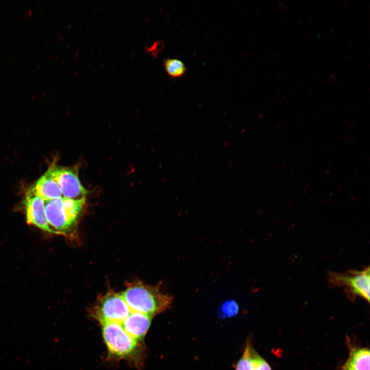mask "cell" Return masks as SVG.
Returning <instances> with one entry per match:
<instances>
[{
    "instance_id": "23",
    "label": "cell",
    "mask_w": 370,
    "mask_h": 370,
    "mask_svg": "<svg viewBox=\"0 0 370 370\" xmlns=\"http://www.w3.org/2000/svg\"><path fill=\"white\" fill-rule=\"evenodd\" d=\"M318 79H319V77H315V78L313 79V81H316L318 80Z\"/></svg>"
},
{
    "instance_id": "10",
    "label": "cell",
    "mask_w": 370,
    "mask_h": 370,
    "mask_svg": "<svg viewBox=\"0 0 370 370\" xmlns=\"http://www.w3.org/2000/svg\"><path fill=\"white\" fill-rule=\"evenodd\" d=\"M369 356L368 348H353L342 370H369Z\"/></svg>"
},
{
    "instance_id": "31",
    "label": "cell",
    "mask_w": 370,
    "mask_h": 370,
    "mask_svg": "<svg viewBox=\"0 0 370 370\" xmlns=\"http://www.w3.org/2000/svg\"><path fill=\"white\" fill-rule=\"evenodd\" d=\"M345 85V83L344 82L343 84L341 85V87H343Z\"/></svg>"
},
{
    "instance_id": "37",
    "label": "cell",
    "mask_w": 370,
    "mask_h": 370,
    "mask_svg": "<svg viewBox=\"0 0 370 370\" xmlns=\"http://www.w3.org/2000/svg\"><path fill=\"white\" fill-rule=\"evenodd\" d=\"M366 12H367V10H364V12H363V15H364V14L366 13Z\"/></svg>"
},
{
    "instance_id": "36",
    "label": "cell",
    "mask_w": 370,
    "mask_h": 370,
    "mask_svg": "<svg viewBox=\"0 0 370 370\" xmlns=\"http://www.w3.org/2000/svg\"><path fill=\"white\" fill-rule=\"evenodd\" d=\"M332 57H333V54H331V55L329 57V59H332Z\"/></svg>"
},
{
    "instance_id": "43",
    "label": "cell",
    "mask_w": 370,
    "mask_h": 370,
    "mask_svg": "<svg viewBox=\"0 0 370 370\" xmlns=\"http://www.w3.org/2000/svg\"><path fill=\"white\" fill-rule=\"evenodd\" d=\"M295 30L293 31L292 32V33H291V34H292V35H293V34L295 33Z\"/></svg>"
},
{
    "instance_id": "20",
    "label": "cell",
    "mask_w": 370,
    "mask_h": 370,
    "mask_svg": "<svg viewBox=\"0 0 370 370\" xmlns=\"http://www.w3.org/2000/svg\"><path fill=\"white\" fill-rule=\"evenodd\" d=\"M286 8V6L284 5L281 11H283Z\"/></svg>"
},
{
    "instance_id": "39",
    "label": "cell",
    "mask_w": 370,
    "mask_h": 370,
    "mask_svg": "<svg viewBox=\"0 0 370 370\" xmlns=\"http://www.w3.org/2000/svg\"><path fill=\"white\" fill-rule=\"evenodd\" d=\"M343 31H344V30H342V31H341V32H340V35H341V34H342Z\"/></svg>"
},
{
    "instance_id": "32",
    "label": "cell",
    "mask_w": 370,
    "mask_h": 370,
    "mask_svg": "<svg viewBox=\"0 0 370 370\" xmlns=\"http://www.w3.org/2000/svg\"><path fill=\"white\" fill-rule=\"evenodd\" d=\"M297 88H298V86H295V87H294V88L293 89V91H294V90H295V89H297Z\"/></svg>"
},
{
    "instance_id": "3",
    "label": "cell",
    "mask_w": 370,
    "mask_h": 370,
    "mask_svg": "<svg viewBox=\"0 0 370 370\" xmlns=\"http://www.w3.org/2000/svg\"><path fill=\"white\" fill-rule=\"evenodd\" d=\"M369 267L345 272L329 271L327 280L332 287L343 288L351 297H360L369 302Z\"/></svg>"
},
{
    "instance_id": "16",
    "label": "cell",
    "mask_w": 370,
    "mask_h": 370,
    "mask_svg": "<svg viewBox=\"0 0 370 370\" xmlns=\"http://www.w3.org/2000/svg\"><path fill=\"white\" fill-rule=\"evenodd\" d=\"M280 55V53H278L275 54V55H274V58H278Z\"/></svg>"
},
{
    "instance_id": "2",
    "label": "cell",
    "mask_w": 370,
    "mask_h": 370,
    "mask_svg": "<svg viewBox=\"0 0 370 370\" xmlns=\"http://www.w3.org/2000/svg\"><path fill=\"white\" fill-rule=\"evenodd\" d=\"M85 201V197L73 199L61 197L44 200L47 222L55 234H67L76 226Z\"/></svg>"
},
{
    "instance_id": "41",
    "label": "cell",
    "mask_w": 370,
    "mask_h": 370,
    "mask_svg": "<svg viewBox=\"0 0 370 370\" xmlns=\"http://www.w3.org/2000/svg\"><path fill=\"white\" fill-rule=\"evenodd\" d=\"M293 16V13H292V14L290 15V18L292 17Z\"/></svg>"
},
{
    "instance_id": "1",
    "label": "cell",
    "mask_w": 370,
    "mask_h": 370,
    "mask_svg": "<svg viewBox=\"0 0 370 370\" xmlns=\"http://www.w3.org/2000/svg\"><path fill=\"white\" fill-rule=\"evenodd\" d=\"M121 293L132 311L151 317L169 308L173 301V297L162 292L160 287L139 281L128 283Z\"/></svg>"
},
{
    "instance_id": "24",
    "label": "cell",
    "mask_w": 370,
    "mask_h": 370,
    "mask_svg": "<svg viewBox=\"0 0 370 370\" xmlns=\"http://www.w3.org/2000/svg\"><path fill=\"white\" fill-rule=\"evenodd\" d=\"M313 19V16H312L309 20L308 23H310L312 21V20Z\"/></svg>"
},
{
    "instance_id": "8",
    "label": "cell",
    "mask_w": 370,
    "mask_h": 370,
    "mask_svg": "<svg viewBox=\"0 0 370 370\" xmlns=\"http://www.w3.org/2000/svg\"><path fill=\"white\" fill-rule=\"evenodd\" d=\"M152 318L146 314L132 311L121 323L125 331L137 341L143 339L151 323Z\"/></svg>"
},
{
    "instance_id": "4",
    "label": "cell",
    "mask_w": 370,
    "mask_h": 370,
    "mask_svg": "<svg viewBox=\"0 0 370 370\" xmlns=\"http://www.w3.org/2000/svg\"><path fill=\"white\" fill-rule=\"evenodd\" d=\"M102 325L103 338L110 356L127 359L136 354L138 341L125 331L121 323L107 322Z\"/></svg>"
},
{
    "instance_id": "42",
    "label": "cell",
    "mask_w": 370,
    "mask_h": 370,
    "mask_svg": "<svg viewBox=\"0 0 370 370\" xmlns=\"http://www.w3.org/2000/svg\"><path fill=\"white\" fill-rule=\"evenodd\" d=\"M303 84H304V82H302L301 84H300V86H302L303 85Z\"/></svg>"
},
{
    "instance_id": "6",
    "label": "cell",
    "mask_w": 370,
    "mask_h": 370,
    "mask_svg": "<svg viewBox=\"0 0 370 370\" xmlns=\"http://www.w3.org/2000/svg\"><path fill=\"white\" fill-rule=\"evenodd\" d=\"M46 172L59 185L63 197L73 199L85 197L87 190L80 182L77 169L52 165Z\"/></svg>"
},
{
    "instance_id": "46",
    "label": "cell",
    "mask_w": 370,
    "mask_h": 370,
    "mask_svg": "<svg viewBox=\"0 0 370 370\" xmlns=\"http://www.w3.org/2000/svg\"><path fill=\"white\" fill-rule=\"evenodd\" d=\"M285 97H286V95H285L283 97V98H282L283 99H284V98H285Z\"/></svg>"
},
{
    "instance_id": "11",
    "label": "cell",
    "mask_w": 370,
    "mask_h": 370,
    "mask_svg": "<svg viewBox=\"0 0 370 370\" xmlns=\"http://www.w3.org/2000/svg\"><path fill=\"white\" fill-rule=\"evenodd\" d=\"M163 67L167 74L171 77H182L187 71L183 62L176 58H167L163 61Z\"/></svg>"
},
{
    "instance_id": "33",
    "label": "cell",
    "mask_w": 370,
    "mask_h": 370,
    "mask_svg": "<svg viewBox=\"0 0 370 370\" xmlns=\"http://www.w3.org/2000/svg\"><path fill=\"white\" fill-rule=\"evenodd\" d=\"M323 14H322L321 15H320V17H319V19L322 18V17H323Z\"/></svg>"
},
{
    "instance_id": "17",
    "label": "cell",
    "mask_w": 370,
    "mask_h": 370,
    "mask_svg": "<svg viewBox=\"0 0 370 370\" xmlns=\"http://www.w3.org/2000/svg\"><path fill=\"white\" fill-rule=\"evenodd\" d=\"M284 72H282L280 74V75H279V76L278 77V79H280L281 77H282L283 75H284Z\"/></svg>"
},
{
    "instance_id": "40",
    "label": "cell",
    "mask_w": 370,
    "mask_h": 370,
    "mask_svg": "<svg viewBox=\"0 0 370 370\" xmlns=\"http://www.w3.org/2000/svg\"><path fill=\"white\" fill-rule=\"evenodd\" d=\"M369 52L368 51V52L366 53V54H365V56H366V57L367 56V55L369 54Z\"/></svg>"
},
{
    "instance_id": "7",
    "label": "cell",
    "mask_w": 370,
    "mask_h": 370,
    "mask_svg": "<svg viewBox=\"0 0 370 370\" xmlns=\"http://www.w3.org/2000/svg\"><path fill=\"white\" fill-rule=\"evenodd\" d=\"M24 203L26 220L29 224L48 233L55 234L47 222L43 199L29 189L25 195Z\"/></svg>"
},
{
    "instance_id": "28",
    "label": "cell",
    "mask_w": 370,
    "mask_h": 370,
    "mask_svg": "<svg viewBox=\"0 0 370 370\" xmlns=\"http://www.w3.org/2000/svg\"><path fill=\"white\" fill-rule=\"evenodd\" d=\"M332 31H334V29H331L330 30V31L328 33H329V34H331Z\"/></svg>"
},
{
    "instance_id": "45",
    "label": "cell",
    "mask_w": 370,
    "mask_h": 370,
    "mask_svg": "<svg viewBox=\"0 0 370 370\" xmlns=\"http://www.w3.org/2000/svg\"><path fill=\"white\" fill-rule=\"evenodd\" d=\"M321 92H322V90H320V91H319V95H320V93L321 94Z\"/></svg>"
},
{
    "instance_id": "21",
    "label": "cell",
    "mask_w": 370,
    "mask_h": 370,
    "mask_svg": "<svg viewBox=\"0 0 370 370\" xmlns=\"http://www.w3.org/2000/svg\"><path fill=\"white\" fill-rule=\"evenodd\" d=\"M288 22V21L287 19V18H285V19L284 20V23L285 24H287V23Z\"/></svg>"
},
{
    "instance_id": "18",
    "label": "cell",
    "mask_w": 370,
    "mask_h": 370,
    "mask_svg": "<svg viewBox=\"0 0 370 370\" xmlns=\"http://www.w3.org/2000/svg\"><path fill=\"white\" fill-rule=\"evenodd\" d=\"M335 76V73L331 74V75H330V79H331L334 78Z\"/></svg>"
},
{
    "instance_id": "29",
    "label": "cell",
    "mask_w": 370,
    "mask_h": 370,
    "mask_svg": "<svg viewBox=\"0 0 370 370\" xmlns=\"http://www.w3.org/2000/svg\"><path fill=\"white\" fill-rule=\"evenodd\" d=\"M348 56H349L348 54H347L345 56V60H347V59L348 58Z\"/></svg>"
},
{
    "instance_id": "5",
    "label": "cell",
    "mask_w": 370,
    "mask_h": 370,
    "mask_svg": "<svg viewBox=\"0 0 370 370\" xmlns=\"http://www.w3.org/2000/svg\"><path fill=\"white\" fill-rule=\"evenodd\" d=\"M132 311L121 293L110 291L99 299L92 308L91 314L101 324L121 323Z\"/></svg>"
},
{
    "instance_id": "35",
    "label": "cell",
    "mask_w": 370,
    "mask_h": 370,
    "mask_svg": "<svg viewBox=\"0 0 370 370\" xmlns=\"http://www.w3.org/2000/svg\"><path fill=\"white\" fill-rule=\"evenodd\" d=\"M281 92V89L279 90V91L277 92L276 95H278L279 93Z\"/></svg>"
},
{
    "instance_id": "30",
    "label": "cell",
    "mask_w": 370,
    "mask_h": 370,
    "mask_svg": "<svg viewBox=\"0 0 370 370\" xmlns=\"http://www.w3.org/2000/svg\"><path fill=\"white\" fill-rule=\"evenodd\" d=\"M301 23V21H299L298 22V23H297V26H299Z\"/></svg>"
},
{
    "instance_id": "34",
    "label": "cell",
    "mask_w": 370,
    "mask_h": 370,
    "mask_svg": "<svg viewBox=\"0 0 370 370\" xmlns=\"http://www.w3.org/2000/svg\"><path fill=\"white\" fill-rule=\"evenodd\" d=\"M307 64H308V62H306L304 64V66H306V65H307Z\"/></svg>"
},
{
    "instance_id": "27",
    "label": "cell",
    "mask_w": 370,
    "mask_h": 370,
    "mask_svg": "<svg viewBox=\"0 0 370 370\" xmlns=\"http://www.w3.org/2000/svg\"><path fill=\"white\" fill-rule=\"evenodd\" d=\"M348 2H347L346 3L344 4V6L346 7L348 5Z\"/></svg>"
},
{
    "instance_id": "13",
    "label": "cell",
    "mask_w": 370,
    "mask_h": 370,
    "mask_svg": "<svg viewBox=\"0 0 370 370\" xmlns=\"http://www.w3.org/2000/svg\"><path fill=\"white\" fill-rule=\"evenodd\" d=\"M253 356L255 370H271L269 364L255 351V349H254L253 352Z\"/></svg>"
},
{
    "instance_id": "48",
    "label": "cell",
    "mask_w": 370,
    "mask_h": 370,
    "mask_svg": "<svg viewBox=\"0 0 370 370\" xmlns=\"http://www.w3.org/2000/svg\"><path fill=\"white\" fill-rule=\"evenodd\" d=\"M310 9V7H309V9H308V11H309Z\"/></svg>"
},
{
    "instance_id": "38",
    "label": "cell",
    "mask_w": 370,
    "mask_h": 370,
    "mask_svg": "<svg viewBox=\"0 0 370 370\" xmlns=\"http://www.w3.org/2000/svg\"><path fill=\"white\" fill-rule=\"evenodd\" d=\"M334 87V84H332L331 85V87H330V89H332Z\"/></svg>"
},
{
    "instance_id": "15",
    "label": "cell",
    "mask_w": 370,
    "mask_h": 370,
    "mask_svg": "<svg viewBox=\"0 0 370 370\" xmlns=\"http://www.w3.org/2000/svg\"><path fill=\"white\" fill-rule=\"evenodd\" d=\"M283 4H284V3H283V2H281L279 3V7H280V8L281 7Z\"/></svg>"
},
{
    "instance_id": "44",
    "label": "cell",
    "mask_w": 370,
    "mask_h": 370,
    "mask_svg": "<svg viewBox=\"0 0 370 370\" xmlns=\"http://www.w3.org/2000/svg\"><path fill=\"white\" fill-rule=\"evenodd\" d=\"M326 36V34H324L322 36V39H324Z\"/></svg>"
},
{
    "instance_id": "47",
    "label": "cell",
    "mask_w": 370,
    "mask_h": 370,
    "mask_svg": "<svg viewBox=\"0 0 370 370\" xmlns=\"http://www.w3.org/2000/svg\"><path fill=\"white\" fill-rule=\"evenodd\" d=\"M365 84V82H364L363 84L361 85V86H363Z\"/></svg>"
},
{
    "instance_id": "9",
    "label": "cell",
    "mask_w": 370,
    "mask_h": 370,
    "mask_svg": "<svg viewBox=\"0 0 370 370\" xmlns=\"http://www.w3.org/2000/svg\"><path fill=\"white\" fill-rule=\"evenodd\" d=\"M29 189L44 200L63 197L59 185L47 172Z\"/></svg>"
},
{
    "instance_id": "22",
    "label": "cell",
    "mask_w": 370,
    "mask_h": 370,
    "mask_svg": "<svg viewBox=\"0 0 370 370\" xmlns=\"http://www.w3.org/2000/svg\"><path fill=\"white\" fill-rule=\"evenodd\" d=\"M354 40V38H353L349 42L348 44L350 45L351 44V42H353V40Z\"/></svg>"
},
{
    "instance_id": "25",
    "label": "cell",
    "mask_w": 370,
    "mask_h": 370,
    "mask_svg": "<svg viewBox=\"0 0 370 370\" xmlns=\"http://www.w3.org/2000/svg\"><path fill=\"white\" fill-rule=\"evenodd\" d=\"M312 90H313L312 89H310L308 92V94H311V93L312 91Z\"/></svg>"
},
{
    "instance_id": "19",
    "label": "cell",
    "mask_w": 370,
    "mask_h": 370,
    "mask_svg": "<svg viewBox=\"0 0 370 370\" xmlns=\"http://www.w3.org/2000/svg\"><path fill=\"white\" fill-rule=\"evenodd\" d=\"M352 59H353V57H350V58L349 57V58H348V59L347 60V62H350V61L352 60Z\"/></svg>"
},
{
    "instance_id": "12",
    "label": "cell",
    "mask_w": 370,
    "mask_h": 370,
    "mask_svg": "<svg viewBox=\"0 0 370 370\" xmlns=\"http://www.w3.org/2000/svg\"><path fill=\"white\" fill-rule=\"evenodd\" d=\"M253 350L250 342L248 341L242 357L235 365V370H255Z\"/></svg>"
},
{
    "instance_id": "26",
    "label": "cell",
    "mask_w": 370,
    "mask_h": 370,
    "mask_svg": "<svg viewBox=\"0 0 370 370\" xmlns=\"http://www.w3.org/2000/svg\"><path fill=\"white\" fill-rule=\"evenodd\" d=\"M308 32H309V31H308V30H306V31L305 32L304 35L305 36L306 35L308 34Z\"/></svg>"
},
{
    "instance_id": "14",
    "label": "cell",
    "mask_w": 370,
    "mask_h": 370,
    "mask_svg": "<svg viewBox=\"0 0 370 370\" xmlns=\"http://www.w3.org/2000/svg\"><path fill=\"white\" fill-rule=\"evenodd\" d=\"M222 310L225 317H231L236 313L237 307L234 304L229 303L224 306Z\"/></svg>"
}]
</instances>
